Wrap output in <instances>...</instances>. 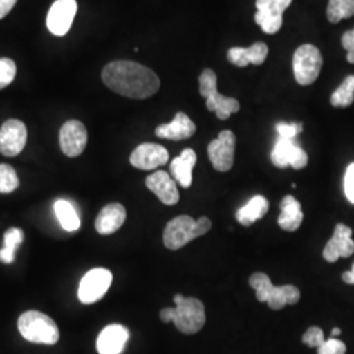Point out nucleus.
Wrapping results in <instances>:
<instances>
[{"mask_svg": "<svg viewBox=\"0 0 354 354\" xmlns=\"http://www.w3.org/2000/svg\"><path fill=\"white\" fill-rule=\"evenodd\" d=\"M102 77L108 88L136 100L149 99L160 88V80L151 68L133 61H114L106 64Z\"/></svg>", "mask_w": 354, "mask_h": 354, "instance_id": "f257e3e1", "label": "nucleus"}, {"mask_svg": "<svg viewBox=\"0 0 354 354\" xmlns=\"http://www.w3.org/2000/svg\"><path fill=\"white\" fill-rule=\"evenodd\" d=\"M176 307H165L160 311V319L165 323L174 322L176 328L185 335H194L205 326V306L197 298H184L176 294L174 298Z\"/></svg>", "mask_w": 354, "mask_h": 354, "instance_id": "f03ea898", "label": "nucleus"}, {"mask_svg": "<svg viewBox=\"0 0 354 354\" xmlns=\"http://www.w3.org/2000/svg\"><path fill=\"white\" fill-rule=\"evenodd\" d=\"M210 228L212 221L206 216L194 221L189 215H180L167 223L163 241L168 250L176 251L196 238L205 235Z\"/></svg>", "mask_w": 354, "mask_h": 354, "instance_id": "7ed1b4c3", "label": "nucleus"}, {"mask_svg": "<svg viewBox=\"0 0 354 354\" xmlns=\"http://www.w3.org/2000/svg\"><path fill=\"white\" fill-rule=\"evenodd\" d=\"M251 288L256 291V298L266 302L272 310H282L286 304H295L301 299V291L292 285L274 286L266 273H254L250 279Z\"/></svg>", "mask_w": 354, "mask_h": 354, "instance_id": "20e7f679", "label": "nucleus"}, {"mask_svg": "<svg viewBox=\"0 0 354 354\" xmlns=\"http://www.w3.org/2000/svg\"><path fill=\"white\" fill-rule=\"evenodd\" d=\"M17 328L26 342L54 345L59 340V329L51 317L39 311H26L19 317Z\"/></svg>", "mask_w": 354, "mask_h": 354, "instance_id": "39448f33", "label": "nucleus"}, {"mask_svg": "<svg viewBox=\"0 0 354 354\" xmlns=\"http://www.w3.org/2000/svg\"><path fill=\"white\" fill-rule=\"evenodd\" d=\"M200 93L206 99V106L210 112H215L222 121L227 120L232 113L241 109V104L234 97H226L218 92L216 74L210 68H205L198 77Z\"/></svg>", "mask_w": 354, "mask_h": 354, "instance_id": "423d86ee", "label": "nucleus"}, {"mask_svg": "<svg viewBox=\"0 0 354 354\" xmlns=\"http://www.w3.org/2000/svg\"><path fill=\"white\" fill-rule=\"evenodd\" d=\"M323 57L317 46L311 44L301 45L292 55V71L298 84L310 86L320 74Z\"/></svg>", "mask_w": 354, "mask_h": 354, "instance_id": "0eeeda50", "label": "nucleus"}, {"mask_svg": "<svg viewBox=\"0 0 354 354\" xmlns=\"http://www.w3.org/2000/svg\"><path fill=\"white\" fill-rule=\"evenodd\" d=\"M113 281L111 270L105 268H95L82 279L77 298L82 304H91L100 301L109 290Z\"/></svg>", "mask_w": 354, "mask_h": 354, "instance_id": "6e6552de", "label": "nucleus"}, {"mask_svg": "<svg viewBox=\"0 0 354 354\" xmlns=\"http://www.w3.org/2000/svg\"><path fill=\"white\" fill-rule=\"evenodd\" d=\"M272 163L279 168L292 167L294 169H302L308 165V155L299 143L290 138L277 137L270 153Z\"/></svg>", "mask_w": 354, "mask_h": 354, "instance_id": "1a4fd4ad", "label": "nucleus"}, {"mask_svg": "<svg viewBox=\"0 0 354 354\" xmlns=\"http://www.w3.org/2000/svg\"><path fill=\"white\" fill-rule=\"evenodd\" d=\"M292 0H256V24L261 26L266 35L277 33L282 26V15Z\"/></svg>", "mask_w": 354, "mask_h": 354, "instance_id": "9d476101", "label": "nucleus"}, {"mask_svg": "<svg viewBox=\"0 0 354 354\" xmlns=\"http://www.w3.org/2000/svg\"><path fill=\"white\" fill-rule=\"evenodd\" d=\"M235 134L230 130H223L219 133L218 138L210 142L207 147V155L214 167L219 172H227L234 165L235 156Z\"/></svg>", "mask_w": 354, "mask_h": 354, "instance_id": "9b49d317", "label": "nucleus"}, {"mask_svg": "<svg viewBox=\"0 0 354 354\" xmlns=\"http://www.w3.org/2000/svg\"><path fill=\"white\" fill-rule=\"evenodd\" d=\"M28 131L20 120H7L0 127V152L4 156L13 158L24 150Z\"/></svg>", "mask_w": 354, "mask_h": 354, "instance_id": "f8f14e48", "label": "nucleus"}, {"mask_svg": "<svg viewBox=\"0 0 354 354\" xmlns=\"http://www.w3.org/2000/svg\"><path fill=\"white\" fill-rule=\"evenodd\" d=\"M88 134L86 127L77 121L70 120L64 122L59 131L61 150L68 158H76L86 150Z\"/></svg>", "mask_w": 354, "mask_h": 354, "instance_id": "ddd939ff", "label": "nucleus"}, {"mask_svg": "<svg viewBox=\"0 0 354 354\" xmlns=\"http://www.w3.org/2000/svg\"><path fill=\"white\" fill-rule=\"evenodd\" d=\"M77 4L76 0H55L48 13L46 26L54 36H64L73 26Z\"/></svg>", "mask_w": 354, "mask_h": 354, "instance_id": "4468645a", "label": "nucleus"}, {"mask_svg": "<svg viewBox=\"0 0 354 354\" xmlns=\"http://www.w3.org/2000/svg\"><path fill=\"white\" fill-rule=\"evenodd\" d=\"M169 153L167 149L156 143H142L130 155V165L142 171H151L167 165Z\"/></svg>", "mask_w": 354, "mask_h": 354, "instance_id": "2eb2a0df", "label": "nucleus"}, {"mask_svg": "<svg viewBox=\"0 0 354 354\" xmlns=\"http://www.w3.org/2000/svg\"><path fill=\"white\" fill-rule=\"evenodd\" d=\"M354 253L352 228L339 223L335 227L333 236L323 250V257L328 263H336L340 257H351Z\"/></svg>", "mask_w": 354, "mask_h": 354, "instance_id": "dca6fc26", "label": "nucleus"}, {"mask_svg": "<svg viewBox=\"0 0 354 354\" xmlns=\"http://www.w3.org/2000/svg\"><path fill=\"white\" fill-rule=\"evenodd\" d=\"M129 329L121 324H111L102 329L96 342L99 354H121L129 342Z\"/></svg>", "mask_w": 354, "mask_h": 354, "instance_id": "f3484780", "label": "nucleus"}, {"mask_svg": "<svg viewBox=\"0 0 354 354\" xmlns=\"http://www.w3.org/2000/svg\"><path fill=\"white\" fill-rule=\"evenodd\" d=\"M146 187L149 190H151L162 203L168 206L176 205L180 200L176 181L165 171H156L151 174L146 178Z\"/></svg>", "mask_w": 354, "mask_h": 354, "instance_id": "a211bd4d", "label": "nucleus"}, {"mask_svg": "<svg viewBox=\"0 0 354 354\" xmlns=\"http://www.w3.org/2000/svg\"><path fill=\"white\" fill-rule=\"evenodd\" d=\"M196 133V125L189 117L183 112H178L169 124H163L156 127L155 134L159 138L169 140H188Z\"/></svg>", "mask_w": 354, "mask_h": 354, "instance_id": "6ab92c4d", "label": "nucleus"}, {"mask_svg": "<svg viewBox=\"0 0 354 354\" xmlns=\"http://www.w3.org/2000/svg\"><path fill=\"white\" fill-rule=\"evenodd\" d=\"M127 221V210L121 203H109L97 215L95 227L102 235H111L120 230Z\"/></svg>", "mask_w": 354, "mask_h": 354, "instance_id": "aec40b11", "label": "nucleus"}, {"mask_svg": "<svg viewBox=\"0 0 354 354\" xmlns=\"http://www.w3.org/2000/svg\"><path fill=\"white\" fill-rule=\"evenodd\" d=\"M268 51L266 44L256 42L250 48H231L227 51V59L238 67H247L248 64L260 66L266 62Z\"/></svg>", "mask_w": 354, "mask_h": 354, "instance_id": "412c9836", "label": "nucleus"}, {"mask_svg": "<svg viewBox=\"0 0 354 354\" xmlns=\"http://www.w3.org/2000/svg\"><path fill=\"white\" fill-rule=\"evenodd\" d=\"M197 162V155L194 150L185 149L178 156H176L169 165L171 175L174 180L178 183L183 188H189L193 183V168Z\"/></svg>", "mask_w": 354, "mask_h": 354, "instance_id": "4be33fe9", "label": "nucleus"}, {"mask_svg": "<svg viewBox=\"0 0 354 354\" xmlns=\"http://www.w3.org/2000/svg\"><path fill=\"white\" fill-rule=\"evenodd\" d=\"M304 222V212L299 201L292 197L286 196L281 201V214L279 216V227L285 231H297Z\"/></svg>", "mask_w": 354, "mask_h": 354, "instance_id": "5701e85b", "label": "nucleus"}, {"mask_svg": "<svg viewBox=\"0 0 354 354\" xmlns=\"http://www.w3.org/2000/svg\"><path fill=\"white\" fill-rule=\"evenodd\" d=\"M269 210V201L264 196H254L247 205L236 212V219L243 226H252L253 223L261 219Z\"/></svg>", "mask_w": 354, "mask_h": 354, "instance_id": "b1692460", "label": "nucleus"}, {"mask_svg": "<svg viewBox=\"0 0 354 354\" xmlns=\"http://www.w3.org/2000/svg\"><path fill=\"white\" fill-rule=\"evenodd\" d=\"M57 219L64 230L74 232L80 227V218L74 205L67 200H57L54 203Z\"/></svg>", "mask_w": 354, "mask_h": 354, "instance_id": "393cba45", "label": "nucleus"}, {"mask_svg": "<svg viewBox=\"0 0 354 354\" xmlns=\"http://www.w3.org/2000/svg\"><path fill=\"white\" fill-rule=\"evenodd\" d=\"M24 232L20 228L12 227L4 234V245L0 250V261L4 264H12L15 261L16 248L23 243Z\"/></svg>", "mask_w": 354, "mask_h": 354, "instance_id": "a878e982", "label": "nucleus"}, {"mask_svg": "<svg viewBox=\"0 0 354 354\" xmlns=\"http://www.w3.org/2000/svg\"><path fill=\"white\" fill-rule=\"evenodd\" d=\"M354 102V75L345 77L342 86L330 96V104L335 108H348Z\"/></svg>", "mask_w": 354, "mask_h": 354, "instance_id": "bb28decb", "label": "nucleus"}, {"mask_svg": "<svg viewBox=\"0 0 354 354\" xmlns=\"http://www.w3.org/2000/svg\"><path fill=\"white\" fill-rule=\"evenodd\" d=\"M354 16V0H329L327 17L333 24Z\"/></svg>", "mask_w": 354, "mask_h": 354, "instance_id": "cd10ccee", "label": "nucleus"}, {"mask_svg": "<svg viewBox=\"0 0 354 354\" xmlns=\"http://www.w3.org/2000/svg\"><path fill=\"white\" fill-rule=\"evenodd\" d=\"M20 181L16 171L10 165H0V193H12Z\"/></svg>", "mask_w": 354, "mask_h": 354, "instance_id": "c85d7f7f", "label": "nucleus"}, {"mask_svg": "<svg viewBox=\"0 0 354 354\" xmlns=\"http://www.w3.org/2000/svg\"><path fill=\"white\" fill-rule=\"evenodd\" d=\"M16 64L10 58H0V89L8 87L16 76Z\"/></svg>", "mask_w": 354, "mask_h": 354, "instance_id": "c756f323", "label": "nucleus"}, {"mask_svg": "<svg viewBox=\"0 0 354 354\" xmlns=\"http://www.w3.org/2000/svg\"><path fill=\"white\" fill-rule=\"evenodd\" d=\"M346 345L335 337H330L317 348V354H345Z\"/></svg>", "mask_w": 354, "mask_h": 354, "instance_id": "7c9ffc66", "label": "nucleus"}, {"mask_svg": "<svg viewBox=\"0 0 354 354\" xmlns=\"http://www.w3.org/2000/svg\"><path fill=\"white\" fill-rule=\"evenodd\" d=\"M304 130L302 124H288V122H279L276 125V131L279 134V137L282 138H290V140H295L298 137V134H301Z\"/></svg>", "mask_w": 354, "mask_h": 354, "instance_id": "2f4dec72", "label": "nucleus"}, {"mask_svg": "<svg viewBox=\"0 0 354 354\" xmlns=\"http://www.w3.org/2000/svg\"><path fill=\"white\" fill-rule=\"evenodd\" d=\"M302 342L306 345H308L310 348H319L323 342H326L324 332L319 327H310L306 330V333L302 337Z\"/></svg>", "mask_w": 354, "mask_h": 354, "instance_id": "473e14b6", "label": "nucleus"}, {"mask_svg": "<svg viewBox=\"0 0 354 354\" xmlns=\"http://www.w3.org/2000/svg\"><path fill=\"white\" fill-rule=\"evenodd\" d=\"M344 190L348 201L354 205V163L348 165L344 177Z\"/></svg>", "mask_w": 354, "mask_h": 354, "instance_id": "72a5a7b5", "label": "nucleus"}, {"mask_svg": "<svg viewBox=\"0 0 354 354\" xmlns=\"http://www.w3.org/2000/svg\"><path fill=\"white\" fill-rule=\"evenodd\" d=\"M342 45L346 50V61L354 64V28L342 35Z\"/></svg>", "mask_w": 354, "mask_h": 354, "instance_id": "f704fd0d", "label": "nucleus"}, {"mask_svg": "<svg viewBox=\"0 0 354 354\" xmlns=\"http://www.w3.org/2000/svg\"><path fill=\"white\" fill-rule=\"evenodd\" d=\"M16 1L17 0H0V19L6 17L8 13L11 12Z\"/></svg>", "mask_w": 354, "mask_h": 354, "instance_id": "c9c22d12", "label": "nucleus"}, {"mask_svg": "<svg viewBox=\"0 0 354 354\" xmlns=\"http://www.w3.org/2000/svg\"><path fill=\"white\" fill-rule=\"evenodd\" d=\"M342 281H344L345 283H348V285H354V263L352 269H351L349 272H345V273L342 274Z\"/></svg>", "mask_w": 354, "mask_h": 354, "instance_id": "e433bc0d", "label": "nucleus"}, {"mask_svg": "<svg viewBox=\"0 0 354 354\" xmlns=\"http://www.w3.org/2000/svg\"><path fill=\"white\" fill-rule=\"evenodd\" d=\"M340 333H342V330L339 328H335L332 330V333H330V337H337V336H340Z\"/></svg>", "mask_w": 354, "mask_h": 354, "instance_id": "4c0bfd02", "label": "nucleus"}]
</instances>
